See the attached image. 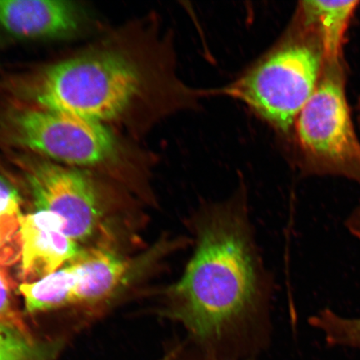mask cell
<instances>
[{
	"mask_svg": "<svg viewBox=\"0 0 360 360\" xmlns=\"http://www.w3.org/2000/svg\"><path fill=\"white\" fill-rule=\"evenodd\" d=\"M358 109L360 111V98H359V103H358Z\"/></svg>",
	"mask_w": 360,
	"mask_h": 360,
	"instance_id": "ac0fdd59",
	"label": "cell"
},
{
	"mask_svg": "<svg viewBox=\"0 0 360 360\" xmlns=\"http://www.w3.org/2000/svg\"><path fill=\"white\" fill-rule=\"evenodd\" d=\"M78 281L77 269L70 262L38 281L22 283L19 289L30 313L48 311L77 303Z\"/></svg>",
	"mask_w": 360,
	"mask_h": 360,
	"instance_id": "8fae6325",
	"label": "cell"
},
{
	"mask_svg": "<svg viewBox=\"0 0 360 360\" xmlns=\"http://www.w3.org/2000/svg\"><path fill=\"white\" fill-rule=\"evenodd\" d=\"M346 227L349 229L351 235L360 242V205L350 214L346 221Z\"/></svg>",
	"mask_w": 360,
	"mask_h": 360,
	"instance_id": "e0dca14e",
	"label": "cell"
},
{
	"mask_svg": "<svg viewBox=\"0 0 360 360\" xmlns=\"http://www.w3.org/2000/svg\"><path fill=\"white\" fill-rule=\"evenodd\" d=\"M21 216L19 193L0 178V245L2 248L20 231Z\"/></svg>",
	"mask_w": 360,
	"mask_h": 360,
	"instance_id": "5bb4252c",
	"label": "cell"
},
{
	"mask_svg": "<svg viewBox=\"0 0 360 360\" xmlns=\"http://www.w3.org/2000/svg\"><path fill=\"white\" fill-rule=\"evenodd\" d=\"M71 262L79 276L77 303H93L106 298L132 268L120 255L102 249L81 250Z\"/></svg>",
	"mask_w": 360,
	"mask_h": 360,
	"instance_id": "9c48e42d",
	"label": "cell"
},
{
	"mask_svg": "<svg viewBox=\"0 0 360 360\" xmlns=\"http://www.w3.org/2000/svg\"><path fill=\"white\" fill-rule=\"evenodd\" d=\"M345 60H323L312 96L297 118L300 168L313 175H337L360 184V143L345 96Z\"/></svg>",
	"mask_w": 360,
	"mask_h": 360,
	"instance_id": "5b68a950",
	"label": "cell"
},
{
	"mask_svg": "<svg viewBox=\"0 0 360 360\" xmlns=\"http://www.w3.org/2000/svg\"><path fill=\"white\" fill-rule=\"evenodd\" d=\"M359 1H302L295 19L313 27L322 39L328 61L344 60L343 45L349 22Z\"/></svg>",
	"mask_w": 360,
	"mask_h": 360,
	"instance_id": "30bf717a",
	"label": "cell"
},
{
	"mask_svg": "<svg viewBox=\"0 0 360 360\" xmlns=\"http://www.w3.org/2000/svg\"><path fill=\"white\" fill-rule=\"evenodd\" d=\"M4 262L0 259V326L11 328L27 337L33 338L28 326L13 304L12 285L4 270Z\"/></svg>",
	"mask_w": 360,
	"mask_h": 360,
	"instance_id": "9a60e30c",
	"label": "cell"
},
{
	"mask_svg": "<svg viewBox=\"0 0 360 360\" xmlns=\"http://www.w3.org/2000/svg\"><path fill=\"white\" fill-rule=\"evenodd\" d=\"M0 132L7 145L69 167L125 162L145 168L146 161L126 150L109 126L48 108L13 103L0 119Z\"/></svg>",
	"mask_w": 360,
	"mask_h": 360,
	"instance_id": "277c9868",
	"label": "cell"
},
{
	"mask_svg": "<svg viewBox=\"0 0 360 360\" xmlns=\"http://www.w3.org/2000/svg\"><path fill=\"white\" fill-rule=\"evenodd\" d=\"M21 274L33 282L58 271L80 253L77 241L65 233V222L60 216L38 211L20 219Z\"/></svg>",
	"mask_w": 360,
	"mask_h": 360,
	"instance_id": "52a82bcc",
	"label": "cell"
},
{
	"mask_svg": "<svg viewBox=\"0 0 360 360\" xmlns=\"http://www.w3.org/2000/svg\"><path fill=\"white\" fill-rule=\"evenodd\" d=\"M290 34L240 79L216 93L240 101L278 133L294 131L317 86L325 51L321 35L295 20Z\"/></svg>",
	"mask_w": 360,
	"mask_h": 360,
	"instance_id": "3957f363",
	"label": "cell"
},
{
	"mask_svg": "<svg viewBox=\"0 0 360 360\" xmlns=\"http://www.w3.org/2000/svg\"><path fill=\"white\" fill-rule=\"evenodd\" d=\"M39 211L65 222V233L75 241L93 235L101 219L98 195L91 179L80 171L32 155L17 158Z\"/></svg>",
	"mask_w": 360,
	"mask_h": 360,
	"instance_id": "8992f818",
	"label": "cell"
},
{
	"mask_svg": "<svg viewBox=\"0 0 360 360\" xmlns=\"http://www.w3.org/2000/svg\"><path fill=\"white\" fill-rule=\"evenodd\" d=\"M309 323L323 333L328 345L360 351V318H345L325 309L313 315Z\"/></svg>",
	"mask_w": 360,
	"mask_h": 360,
	"instance_id": "7c38bea8",
	"label": "cell"
},
{
	"mask_svg": "<svg viewBox=\"0 0 360 360\" xmlns=\"http://www.w3.org/2000/svg\"><path fill=\"white\" fill-rule=\"evenodd\" d=\"M160 360H217L198 348L187 338L170 341Z\"/></svg>",
	"mask_w": 360,
	"mask_h": 360,
	"instance_id": "2e32d148",
	"label": "cell"
},
{
	"mask_svg": "<svg viewBox=\"0 0 360 360\" xmlns=\"http://www.w3.org/2000/svg\"><path fill=\"white\" fill-rule=\"evenodd\" d=\"M193 253L160 292L158 314L217 360H258L271 340L272 281L255 240L245 188L188 216Z\"/></svg>",
	"mask_w": 360,
	"mask_h": 360,
	"instance_id": "6da1fadb",
	"label": "cell"
},
{
	"mask_svg": "<svg viewBox=\"0 0 360 360\" xmlns=\"http://www.w3.org/2000/svg\"><path fill=\"white\" fill-rule=\"evenodd\" d=\"M73 4L60 0H0V27L21 38L73 34L79 25Z\"/></svg>",
	"mask_w": 360,
	"mask_h": 360,
	"instance_id": "ba28073f",
	"label": "cell"
},
{
	"mask_svg": "<svg viewBox=\"0 0 360 360\" xmlns=\"http://www.w3.org/2000/svg\"><path fill=\"white\" fill-rule=\"evenodd\" d=\"M11 82L18 101L106 126L139 120L154 124L207 96L179 78L170 40L157 36L131 48L68 58Z\"/></svg>",
	"mask_w": 360,
	"mask_h": 360,
	"instance_id": "7a4b0ae2",
	"label": "cell"
},
{
	"mask_svg": "<svg viewBox=\"0 0 360 360\" xmlns=\"http://www.w3.org/2000/svg\"><path fill=\"white\" fill-rule=\"evenodd\" d=\"M0 360H53L48 350L35 343L33 338L0 326Z\"/></svg>",
	"mask_w": 360,
	"mask_h": 360,
	"instance_id": "4fadbf2b",
	"label": "cell"
}]
</instances>
